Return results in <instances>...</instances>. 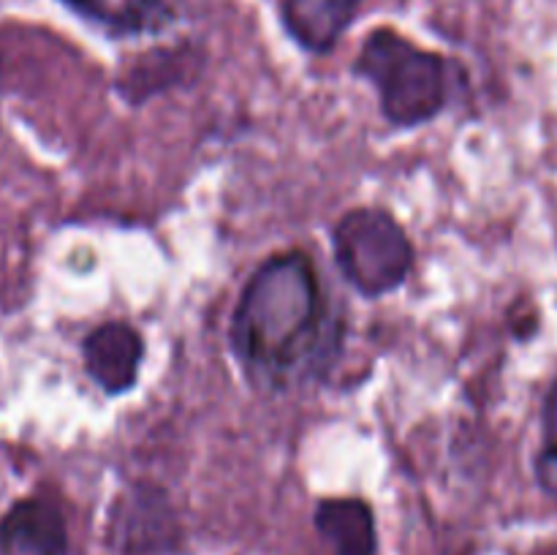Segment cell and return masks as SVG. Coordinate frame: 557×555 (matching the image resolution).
<instances>
[{
  "instance_id": "obj_1",
  "label": "cell",
  "mask_w": 557,
  "mask_h": 555,
  "mask_svg": "<svg viewBox=\"0 0 557 555\" xmlns=\"http://www.w3.org/2000/svg\"><path fill=\"white\" fill-rule=\"evenodd\" d=\"M346 324L330 308L319 267L305 250L261 261L239 292L228 346L253 390L286 395L330 375Z\"/></svg>"
},
{
  "instance_id": "obj_2",
  "label": "cell",
  "mask_w": 557,
  "mask_h": 555,
  "mask_svg": "<svg viewBox=\"0 0 557 555\" xmlns=\"http://www.w3.org/2000/svg\"><path fill=\"white\" fill-rule=\"evenodd\" d=\"M457 71L455 60L419 47L389 25L370 30L354 60V74L373 87L381 118L395 128L433 123L449 107Z\"/></svg>"
},
{
  "instance_id": "obj_3",
  "label": "cell",
  "mask_w": 557,
  "mask_h": 555,
  "mask_svg": "<svg viewBox=\"0 0 557 555\" xmlns=\"http://www.w3.org/2000/svg\"><path fill=\"white\" fill-rule=\"evenodd\" d=\"M332 254L348 286L368 299L397 292L417 264L406 226L384 207L343 212L332 226Z\"/></svg>"
},
{
  "instance_id": "obj_4",
  "label": "cell",
  "mask_w": 557,
  "mask_h": 555,
  "mask_svg": "<svg viewBox=\"0 0 557 555\" xmlns=\"http://www.w3.org/2000/svg\"><path fill=\"white\" fill-rule=\"evenodd\" d=\"M145 341L128 321H103L82 341L85 373L103 395L120 397L139 381Z\"/></svg>"
},
{
  "instance_id": "obj_5",
  "label": "cell",
  "mask_w": 557,
  "mask_h": 555,
  "mask_svg": "<svg viewBox=\"0 0 557 555\" xmlns=\"http://www.w3.org/2000/svg\"><path fill=\"white\" fill-rule=\"evenodd\" d=\"M172 544V509L152 488L120 498L112 520L114 555H163Z\"/></svg>"
},
{
  "instance_id": "obj_6",
  "label": "cell",
  "mask_w": 557,
  "mask_h": 555,
  "mask_svg": "<svg viewBox=\"0 0 557 555\" xmlns=\"http://www.w3.org/2000/svg\"><path fill=\"white\" fill-rule=\"evenodd\" d=\"M69 528L63 509L47 495H30L0 520V547L9 555H65Z\"/></svg>"
},
{
  "instance_id": "obj_7",
  "label": "cell",
  "mask_w": 557,
  "mask_h": 555,
  "mask_svg": "<svg viewBox=\"0 0 557 555\" xmlns=\"http://www.w3.org/2000/svg\"><path fill=\"white\" fill-rule=\"evenodd\" d=\"M364 0H281V25L308 54H330L359 16Z\"/></svg>"
},
{
  "instance_id": "obj_8",
  "label": "cell",
  "mask_w": 557,
  "mask_h": 555,
  "mask_svg": "<svg viewBox=\"0 0 557 555\" xmlns=\"http://www.w3.org/2000/svg\"><path fill=\"white\" fill-rule=\"evenodd\" d=\"M313 526L319 536L335 550V555H375L379 533L375 515L368 501L354 495H337L315 504Z\"/></svg>"
},
{
  "instance_id": "obj_9",
  "label": "cell",
  "mask_w": 557,
  "mask_h": 555,
  "mask_svg": "<svg viewBox=\"0 0 557 555\" xmlns=\"http://www.w3.org/2000/svg\"><path fill=\"white\" fill-rule=\"evenodd\" d=\"M63 3L112 36L156 33L172 20L169 0H63Z\"/></svg>"
},
{
  "instance_id": "obj_10",
  "label": "cell",
  "mask_w": 557,
  "mask_h": 555,
  "mask_svg": "<svg viewBox=\"0 0 557 555\" xmlns=\"http://www.w3.org/2000/svg\"><path fill=\"white\" fill-rule=\"evenodd\" d=\"M536 473L539 482H542L549 493H557V375L547 392V400H544L542 446H539Z\"/></svg>"
}]
</instances>
